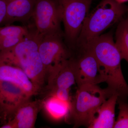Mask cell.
<instances>
[{"mask_svg":"<svg viewBox=\"0 0 128 128\" xmlns=\"http://www.w3.org/2000/svg\"><path fill=\"white\" fill-rule=\"evenodd\" d=\"M80 48L89 51L96 58L110 94L117 95L118 99L127 100L128 85L121 70V56L112 33L101 34Z\"/></svg>","mask_w":128,"mask_h":128,"instance_id":"cell-1","label":"cell"},{"mask_svg":"<svg viewBox=\"0 0 128 128\" xmlns=\"http://www.w3.org/2000/svg\"><path fill=\"white\" fill-rule=\"evenodd\" d=\"M27 35L16 46L0 52V63L22 70L41 92L46 81V71L38 52L40 37L32 25Z\"/></svg>","mask_w":128,"mask_h":128,"instance_id":"cell-2","label":"cell"},{"mask_svg":"<svg viewBox=\"0 0 128 128\" xmlns=\"http://www.w3.org/2000/svg\"><path fill=\"white\" fill-rule=\"evenodd\" d=\"M128 12V6L114 0H102L86 18L76 42L79 48L101 35Z\"/></svg>","mask_w":128,"mask_h":128,"instance_id":"cell-3","label":"cell"},{"mask_svg":"<svg viewBox=\"0 0 128 128\" xmlns=\"http://www.w3.org/2000/svg\"><path fill=\"white\" fill-rule=\"evenodd\" d=\"M111 96L106 88L102 89L97 85L78 88L71 102L70 114L74 128L82 126L89 128L100 106Z\"/></svg>","mask_w":128,"mask_h":128,"instance_id":"cell-4","label":"cell"},{"mask_svg":"<svg viewBox=\"0 0 128 128\" xmlns=\"http://www.w3.org/2000/svg\"><path fill=\"white\" fill-rule=\"evenodd\" d=\"M62 13L64 35L69 44L76 42L88 14L92 0H58Z\"/></svg>","mask_w":128,"mask_h":128,"instance_id":"cell-5","label":"cell"},{"mask_svg":"<svg viewBox=\"0 0 128 128\" xmlns=\"http://www.w3.org/2000/svg\"><path fill=\"white\" fill-rule=\"evenodd\" d=\"M32 18L33 25L40 36L63 35L61 6L58 0H36Z\"/></svg>","mask_w":128,"mask_h":128,"instance_id":"cell-6","label":"cell"},{"mask_svg":"<svg viewBox=\"0 0 128 128\" xmlns=\"http://www.w3.org/2000/svg\"><path fill=\"white\" fill-rule=\"evenodd\" d=\"M63 35L49 34L41 36L38 52L48 76L65 60L71 57V53L62 41Z\"/></svg>","mask_w":128,"mask_h":128,"instance_id":"cell-7","label":"cell"},{"mask_svg":"<svg viewBox=\"0 0 128 128\" xmlns=\"http://www.w3.org/2000/svg\"><path fill=\"white\" fill-rule=\"evenodd\" d=\"M77 58H71L78 88L90 85H97L104 82L98 63L89 51L80 49Z\"/></svg>","mask_w":128,"mask_h":128,"instance_id":"cell-8","label":"cell"},{"mask_svg":"<svg viewBox=\"0 0 128 128\" xmlns=\"http://www.w3.org/2000/svg\"><path fill=\"white\" fill-rule=\"evenodd\" d=\"M31 98L16 85L0 80V119L2 124L12 120L19 107Z\"/></svg>","mask_w":128,"mask_h":128,"instance_id":"cell-9","label":"cell"},{"mask_svg":"<svg viewBox=\"0 0 128 128\" xmlns=\"http://www.w3.org/2000/svg\"><path fill=\"white\" fill-rule=\"evenodd\" d=\"M0 80L16 85L31 97L40 92L24 72L14 66L0 63Z\"/></svg>","mask_w":128,"mask_h":128,"instance_id":"cell-10","label":"cell"},{"mask_svg":"<svg viewBox=\"0 0 128 128\" xmlns=\"http://www.w3.org/2000/svg\"><path fill=\"white\" fill-rule=\"evenodd\" d=\"M35 2L36 0H8L6 15L2 24L28 22L32 17Z\"/></svg>","mask_w":128,"mask_h":128,"instance_id":"cell-11","label":"cell"},{"mask_svg":"<svg viewBox=\"0 0 128 128\" xmlns=\"http://www.w3.org/2000/svg\"><path fill=\"white\" fill-rule=\"evenodd\" d=\"M43 105L44 99H30L22 104L11 120L16 128H34L38 114Z\"/></svg>","mask_w":128,"mask_h":128,"instance_id":"cell-12","label":"cell"},{"mask_svg":"<svg viewBox=\"0 0 128 128\" xmlns=\"http://www.w3.org/2000/svg\"><path fill=\"white\" fill-rule=\"evenodd\" d=\"M47 91L56 88L70 89L76 83L71 57L65 60L47 78Z\"/></svg>","mask_w":128,"mask_h":128,"instance_id":"cell-13","label":"cell"},{"mask_svg":"<svg viewBox=\"0 0 128 128\" xmlns=\"http://www.w3.org/2000/svg\"><path fill=\"white\" fill-rule=\"evenodd\" d=\"M118 98L117 95H112L104 102L96 113L97 116H95L88 128H114Z\"/></svg>","mask_w":128,"mask_h":128,"instance_id":"cell-14","label":"cell"},{"mask_svg":"<svg viewBox=\"0 0 128 128\" xmlns=\"http://www.w3.org/2000/svg\"><path fill=\"white\" fill-rule=\"evenodd\" d=\"M43 108L52 119L60 121L70 116L71 102H64L53 96H48L44 99Z\"/></svg>","mask_w":128,"mask_h":128,"instance_id":"cell-15","label":"cell"},{"mask_svg":"<svg viewBox=\"0 0 128 128\" xmlns=\"http://www.w3.org/2000/svg\"><path fill=\"white\" fill-rule=\"evenodd\" d=\"M115 44L122 60L128 63V18L120 21L116 30Z\"/></svg>","mask_w":128,"mask_h":128,"instance_id":"cell-16","label":"cell"},{"mask_svg":"<svg viewBox=\"0 0 128 128\" xmlns=\"http://www.w3.org/2000/svg\"><path fill=\"white\" fill-rule=\"evenodd\" d=\"M29 32L28 26L5 25L0 27V40L7 39L14 37L24 36Z\"/></svg>","mask_w":128,"mask_h":128,"instance_id":"cell-17","label":"cell"},{"mask_svg":"<svg viewBox=\"0 0 128 128\" xmlns=\"http://www.w3.org/2000/svg\"><path fill=\"white\" fill-rule=\"evenodd\" d=\"M119 112L114 128H128V100L118 99Z\"/></svg>","mask_w":128,"mask_h":128,"instance_id":"cell-18","label":"cell"},{"mask_svg":"<svg viewBox=\"0 0 128 128\" xmlns=\"http://www.w3.org/2000/svg\"><path fill=\"white\" fill-rule=\"evenodd\" d=\"M48 96H53L64 102H71L70 89L56 88L47 91Z\"/></svg>","mask_w":128,"mask_h":128,"instance_id":"cell-19","label":"cell"},{"mask_svg":"<svg viewBox=\"0 0 128 128\" xmlns=\"http://www.w3.org/2000/svg\"><path fill=\"white\" fill-rule=\"evenodd\" d=\"M8 2V0H0V25L6 16Z\"/></svg>","mask_w":128,"mask_h":128,"instance_id":"cell-20","label":"cell"},{"mask_svg":"<svg viewBox=\"0 0 128 128\" xmlns=\"http://www.w3.org/2000/svg\"><path fill=\"white\" fill-rule=\"evenodd\" d=\"M0 128H16L14 123L12 120L8 121L6 123L2 124V126Z\"/></svg>","mask_w":128,"mask_h":128,"instance_id":"cell-21","label":"cell"},{"mask_svg":"<svg viewBox=\"0 0 128 128\" xmlns=\"http://www.w3.org/2000/svg\"><path fill=\"white\" fill-rule=\"evenodd\" d=\"M114 0L120 4H123L124 2L128 1V0Z\"/></svg>","mask_w":128,"mask_h":128,"instance_id":"cell-22","label":"cell"}]
</instances>
